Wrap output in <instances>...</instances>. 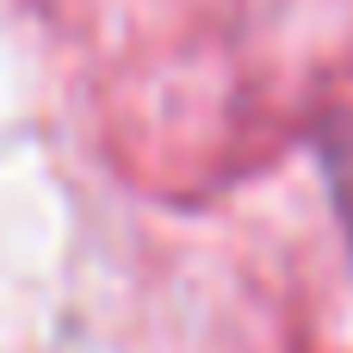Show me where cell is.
I'll return each mask as SVG.
<instances>
[{
	"label": "cell",
	"instance_id": "obj_1",
	"mask_svg": "<svg viewBox=\"0 0 353 353\" xmlns=\"http://www.w3.org/2000/svg\"><path fill=\"white\" fill-rule=\"evenodd\" d=\"M329 174H335V199L347 211V230H353V130L329 137Z\"/></svg>",
	"mask_w": 353,
	"mask_h": 353
}]
</instances>
